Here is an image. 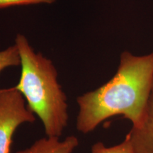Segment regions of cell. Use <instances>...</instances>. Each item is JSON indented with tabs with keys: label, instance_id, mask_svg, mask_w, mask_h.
Instances as JSON below:
<instances>
[{
	"label": "cell",
	"instance_id": "cell-4",
	"mask_svg": "<svg viewBox=\"0 0 153 153\" xmlns=\"http://www.w3.org/2000/svg\"><path fill=\"white\" fill-rule=\"evenodd\" d=\"M135 153H153V88L141 123L129 132Z\"/></svg>",
	"mask_w": 153,
	"mask_h": 153
},
{
	"label": "cell",
	"instance_id": "cell-7",
	"mask_svg": "<svg viewBox=\"0 0 153 153\" xmlns=\"http://www.w3.org/2000/svg\"><path fill=\"white\" fill-rule=\"evenodd\" d=\"M20 65V56L18 48L14 45L0 51V73L10 67Z\"/></svg>",
	"mask_w": 153,
	"mask_h": 153
},
{
	"label": "cell",
	"instance_id": "cell-6",
	"mask_svg": "<svg viewBox=\"0 0 153 153\" xmlns=\"http://www.w3.org/2000/svg\"><path fill=\"white\" fill-rule=\"evenodd\" d=\"M91 153H135L131 135L128 133L124 140L120 144L112 147H106L102 142H98L91 147Z\"/></svg>",
	"mask_w": 153,
	"mask_h": 153
},
{
	"label": "cell",
	"instance_id": "cell-3",
	"mask_svg": "<svg viewBox=\"0 0 153 153\" xmlns=\"http://www.w3.org/2000/svg\"><path fill=\"white\" fill-rule=\"evenodd\" d=\"M35 120V114L28 109L16 87L0 89V153H11L12 137L17 128Z\"/></svg>",
	"mask_w": 153,
	"mask_h": 153
},
{
	"label": "cell",
	"instance_id": "cell-1",
	"mask_svg": "<svg viewBox=\"0 0 153 153\" xmlns=\"http://www.w3.org/2000/svg\"><path fill=\"white\" fill-rule=\"evenodd\" d=\"M152 88L153 53L135 55L124 51L109 81L76 98V129L87 134L115 116H122L136 127L142 121Z\"/></svg>",
	"mask_w": 153,
	"mask_h": 153
},
{
	"label": "cell",
	"instance_id": "cell-8",
	"mask_svg": "<svg viewBox=\"0 0 153 153\" xmlns=\"http://www.w3.org/2000/svg\"><path fill=\"white\" fill-rule=\"evenodd\" d=\"M57 0H0V9L13 6H22L39 4H53Z\"/></svg>",
	"mask_w": 153,
	"mask_h": 153
},
{
	"label": "cell",
	"instance_id": "cell-2",
	"mask_svg": "<svg viewBox=\"0 0 153 153\" xmlns=\"http://www.w3.org/2000/svg\"><path fill=\"white\" fill-rule=\"evenodd\" d=\"M15 45L20 56L22 72L15 87L27 101V107L39 118L47 137L62 135L69 120L67 97L57 81L52 61L36 53L28 39L18 34Z\"/></svg>",
	"mask_w": 153,
	"mask_h": 153
},
{
	"label": "cell",
	"instance_id": "cell-5",
	"mask_svg": "<svg viewBox=\"0 0 153 153\" xmlns=\"http://www.w3.org/2000/svg\"><path fill=\"white\" fill-rule=\"evenodd\" d=\"M79 145V140L70 135L63 140L59 137H43L36 140L29 148L16 153H72Z\"/></svg>",
	"mask_w": 153,
	"mask_h": 153
}]
</instances>
